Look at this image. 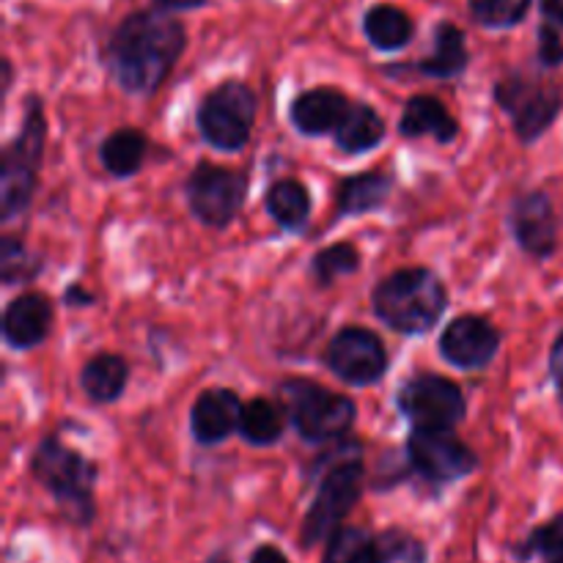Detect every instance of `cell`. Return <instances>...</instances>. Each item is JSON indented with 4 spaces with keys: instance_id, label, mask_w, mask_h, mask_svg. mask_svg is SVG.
Returning <instances> with one entry per match:
<instances>
[{
    "instance_id": "cell-18",
    "label": "cell",
    "mask_w": 563,
    "mask_h": 563,
    "mask_svg": "<svg viewBox=\"0 0 563 563\" xmlns=\"http://www.w3.org/2000/svg\"><path fill=\"white\" fill-rule=\"evenodd\" d=\"M399 132L405 137H432L438 143H451L460 135V121L449 113L438 97L418 93L407 99L399 119Z\"/></svg>"
},
{
    "instance_id": "cell-23",
    "label": "cell",
    "mask_w": 563,
    "mask_h": 563,
    "mask_svg": "<svg viewBox=\"0 0 563 563\" xmlns=\"http://www.w3.org/2000/svg\"><path fill=\"white\" fill-rule=\"evenodd\" d=\"M148 154V137L135 126H121V130L110 132L99 146V159L102 168L115 179H126L135 176L143 168Z\"/></svg>"
},
{
    "instance_id": "cell-16",
    "label": "cell",
    "mask_w": 563,
    "mask_h": 563,
    "mask_svg": "<svg viewBox=\"0 0 563 563\" xmlns=\"http://www.w3.org/2000/svg\"><path fill=\"white\" fill-rule=\"evenodd\" d=\"M53 319V300L42 291H25L5 306L3 341L11 350H33L49 335Z\"/></svg>"
},
{
    "instance_id": "cell-7",
    "label": "cell",
    "mask_w": 563,
    "mask_h": 563,
    "mask_svg": "<svg viewBox=\"0 0 563 563\" xmlns=\"http://www.w3.org/2000/svg\"><path fill=\"white\" fill-rule=\"evenodd\" d=\"M495 102L511 119L517 137L531 146L559 121L563 110V86L553 77L515 69L506 71L495 82Z\"/></svg>"
},
{
    "instance_id": "cell-21",
    "label": "cell",
    "mask_w": 563,
    "mask_h": 563,
    "mask_svg": "<svg viewBox=\"0 0 563 563\" xmlns=\"http://www.w3.org/2000/svg\"><path fill=\"white\" fill-rule=\"evenodd\" d=\"M264 209L269 218L280 225L284 231H295L300 234L311 220V192L302 181L297 179H278L267 187L264 192Z\"/></svg>"
},
{
    "instance_id": "cell-20",
    "label": "cell",
    "mask_w": 563,
    "mask_h": 563,
    "mask_svg": "<svg viewBox=\"0 0 563 563\" xmlns=\"http://www.w3.org/2000/svg\"><path fill=\"white\" fill-rule=\"evenodd\" d=\"M130 383V363L113 352H99L82 366L80 388L93 405H113Z\"/></svg>"
},
{
    "instance_id": "cell-14",
    "label": "cell",
    "mask_w": 563,
    "mask_h": 563,
    "mask_svg": "<svg viewBox=\"0 0 563 563\" xmlns=\"http://www.w3.org/2000/svg\"><path fill=\"white\" fill-rule=\"evenodd\" d=\"M438 346L440 355L451 366L462 368V372H478V368H487L498 355L500 333L489 319L465 313L445 324Z\"/></svg>"
},
{
    "instance_id": "cell-39",
    "label": "cell",
    "mask_w": 563,
    "mask_h": 563,
    "mask_svg": "<svg viewBox=\"0 0 563 563\" xmlns=\"http://www.w3.org/2000/svg\"><path fill=\"white\" fill-rule=\"evenodd\" d=\"M203 563H231V559L225 553H214V555H209V559Z\"/></svg>"
},
{
    "instance_id": "cell-17",
    "label": "cell",
    "mask_w": 563,
    "mask_h": 563,
    "mask_svg": "<svg viewBox=\"0 0 563 563\" xmlns=\"http://www.w3.org/2000/svg\"><path fill=\"white\" fill-rule=\"evenodd\" d=\"M350 99L339 88L319 86L297 93L289 104V121L300 135L319 137L330 135L341 126L344 115L350 113Z\"/></svg>"
},
{
    "instance_id": "cell-8",
    "label": "cell",
    "mask_w": 563,
    "mask_h": 563,
    "mask_svg": "<svg viewBox=\"0 0 563 563\" xmlns=\"http://www.w3.org/2000/svg\"><path fill=\"white\" fill-rule=\"evenodd\" d=\"M258 97L247 82L225 80L201 99L196 110V124L203 141L220 152H242L256 124Z\"/></svg>"
},
{
    "instance_id": "cell-38",
    "label": "cell",
    "mask_w": 563,
    "mask_h": 563,
    "mask_svg": "<svg viewBox=\"0 0 563 563\" xmlns=\"http://www.w3.org/2000/svg\"><path fill=\"white\" fill-rule=\"evenodd\" d=\"M154 3L170 11H187V9H198V5H203L207 0H154Z\"/></svg>"
},
{
    "instance_id": "cell-15",
    "label": "cell",
    "mask_w": 563,
    "mask_h": 563,
    "mask_svg": "<svg viewBox=\"0 0 563 563\" xmlns=\"http://www.w3.org/2000/svg\"><path fill=\"white\" fill-rule=\"evenodd\" d=\"M242 399L231 388H209L192 401L190 432L196 443L218 445L240 432Z\"/></svg>"
},
{
    "instance_id": "cell-25",
    "label": "cell",
    "mask_w": 563,
    "mask_h": 563,
    "mask_svg": "<svg viewBox=\"0 0 563 563\" xmlns=\"http://www.w3.org/2000/svg\"><path fill=\"white\" fill-rule=\"evenodd\" d=\"M335 146L344 154H366L385 141V121L372 104L352 102L339 130L333 132Z\"/></svg>"
},
{
    "instance_id": "cell-28",
    "label": "cell",
    "mask_w": 563,
    "mask_h": 563,
    "mask_svg": "<svg viewBox=\"0 0 563 563\" xmlns=\"http://www.w3.org/2000/svg\"><path fill=\"white\" fill-rule=\"evenodd\" d=\"M322 563H379L377 537L355 526H341L328 539Z\"/></svg>"
},
{
    "instance_id": "cell-1",
    "label": "cell",
    "mask_w": 563,
    "mask_h": 563,
    "mask_svg": "<svg viewBox=\"0 0 563 563\" xmlns=\"http://www.w3.org/2000/svg\"><path fill=\"white\" fill-rule=\"evenodd\" d=\"M187 31L163 9H143L119 22L108 38V71L115 86L135 97H152L179 64Z\"/></svg>"
},
{
    "instance_id": "cell-19",
    "label": "cell",
    "mask_w": 563,
    "mask_h": 563,
    "mask_svg": "<svg viewBox=\"0 0 563 563\" xmlns=\"http://www.w3.org/2000/svg\"><path fill=\"white\" fill-rule=\"evenodd\" d=\"M394 185L396 179L388 170H366V174L350 176L339 185L335 214L339 218H361V214L385 207V201L394 192Z\"/></svg>"
},
{
    "instance_id": "cell-6",
    "label": "cell",
    "mask_w": 563,
    "mask_h": 563,
    "mask_svg": "<svg viewBox=\"0 0 563 563\" xmlns=\"http://www.w3.org/2000/svg\"><path fill=\"white\" fill-rule=\"evenodd\" d=\"M278 394L284 401L286 418L306 443H335L357 421V405L350 396L328 390L313 379H286L280 383Z\"/></svg>"
},
{
    "instance_id": "cell-33",
    "label": "cell",
    "mask_w": 563,
    "mask_h": 563,
    "mask_svg": "<svg viewBox=\"0 0 563 563\" xmlns=\"http://www.w3.org/2000/svg\"><path fill=\"white\" fill-rule=\"evenodd\" d=\"M539 64L544 69H559L563 64V38L553 22L539 27Z\"/></svg>"
},
{
    "instance_id": "cell-34",
    "label": "cell",
    "mask_w": 563,
    "mask_h": 563,
    "mask_svg": "<svg viewBox=\"0 0 563 563\" xmlns=\"http://www.w3.org/2000/svg\"><path fill=\"white\" fill-rule=\"evenodd\" d=\"M548 368H550V379H553L555 390H559V396L563 399V333L555 339L553 350H550Z\"/></svg>"
},
{
    "instance_id": "cell-29",
    "label": "cell",
    "mask_w": 563,
    "mask_h": 563,
    "mask_svg": "<svg viewBox=\"0 0 563 563\" xmlns=\"http://www.w3.org/2000/svg\"><path fill=\"white\" fill-rule=\"evenodd\" d=\"M44 269V256L27 251V245L22 240H16L14 234L0 236V280L5 286L16 284H31L42 275Z\"/></svg>"
},
{
    "instance_id": "cell-37",
    "label": "cell",
    "mask_w": 563,
    "mask_h": 563,
    "mask_svg": "<svg viewBox=\"0 0 563 563\" xmlns=\"http://www.w3.org/2000/svg\"><path fill=\"white\" fill-rule=\"evenodd\" d=\"M542 11L550 22L563 25V0H542Z\"/></svg>"
},
{
    "instance_id": "cell-22",
    "label": "cell",
    "mask_w": 563,
    "mask_h": 563,
    "mask_svg": "<svg viewBox=\"0 0 563 563\" xmlns=\"http://www.w3.org/2000/svg\"><path fill=\"white\" fill-rule=\"evenodd\" d=\"M467 60H471V53H467L465 33L454 22H440L434 27L432 53L418 64V71L438 80H451V77L465 75Z\"/></svg>"
},
{
    "instance_id": "cell-4",
    "label": "cell",
    "mask_w": 563,
    "mask_h": 563,
    "mask_svg": "<svg viewBox=\"0 0 563 563\" xmlns=\"http://www.w3.org/2000/svg\"><path fill=\"white\" fill-rule=\"evenodd\" d=\"M31 473L53 495L66 522L77 528L91 526L97 517L93 489H97L99 467L88 456L49 434V438L38 440L36 451H33Z\"/></svg>"
},
{
    "instance_id": "cell-13",
    "label": "cell",
    "mask_w": 563,
    "mask_h": 563,
    "mask_svg": "<svg viewBox=\"0 0 563 563\" xmlns=\"http://www.w3.org/2000/svg\"><path fill=\"white\" fill-rule=\"evenodd\" d=\"M506 220H509L511 236H515L517 245L528 256L544 262V258H550L559 251V214H555V207L548 192H520L511 201Z\"/></svg>"
},
{
    "instance_id": "cell-30",
    "label": "cell",
    "mask_w": 563,
    "mask_h": 563,
    "mask_svg": "<svg viewBox=\"0 0 563 563\" xmlns=\"http://www.w3.org/2000/svg\"><path fill=\"white\" fill-rule=\"evenodd\" d=\"M361 269V251L352 242H335V245L322 247L311 262V278L319 286L335 284L344 275H352Z\"/></svg>"
},
{
    "instance_id": "cell-27",
    "label": "cell",
    "mask_w": 563,
    "mask_h": 563,
    "mask_svg": "<svg viewBox=\"0 0 563 563\" xmlns=\"http://www.w3.org/2000/svg\"><path fill=\"white\" fill-rule=\"evenodd\" d=\"M511 555L520 563H563V511L561 515L550 517L542 526L533 528L522 542L511 544Z\"/></svg>"
},
{
    "instance_id": "cell-35",
    "label": "cell",
    "mask_w": 563,
    "mask_h": 563,
    "mask_svg": "<svg viewBox=\"0 0 563 563\" xmlns=\"http://www.w3.org/2000/svg\"><path fill=\"white\" fill-rule=\"evenodd\" d=\"M93 300H97V297H93L88 289H82L80 284H71L69 289L64 291V302L71 308H88L93 306Z\"/></svg>"
},
{
    "instance_id": "cell-36",
    "label": "cell",
    "mask_w": 563,
    "mask_h": 563,
    "mask_svg": "<svg viewBox=\"0 0 563 563\" xmlns=\"http://www.w3.org/2000/svg\"><path fill=\"white\" fill-rule=\"evenodd\" d=\"M247 563H291V561L286 559L284 550H278L275 544H262V548L253 550L251 561Z\"/></svg>"
},
{
    "instance_id": "cell-2",
    "label": "cell",
    "mask_w": 563,
    "mask_h": 563,
    "mask_svg": "<svg viewBox=\"0 0 563 563\" xmlns=\"http://www.w3.org/2000/svg\"><path fill=\"white\" fill-rule=\"evenodd\" d=\"M308 476L317 482V495L302 520V548H317L328 542L341 522L361 500L366 487V467H363V443L361 440L341 438L333 451L319 454Z\"/></svg>"
},
{
    "instance_id": "cell-31",
    "label": "cell",
    "mask_w": 563,
    "mask_h": 563,
    "mask_svg": "<svg viewBox=\"0 0 563 563\" xmlns=\"http://www.w3.org/2000/svg\"><path fill=\"white\" fill-rule=\"evenodd\" d=\"M528 9H531V0H471L473 20L495 31L520 25Z\"/></svg>"
},
{
    "instance_id": "cell-24",
    "label": "cell",
    "mask_w": 563,
    "mask_h": 563,
    "mask_svg": "<svg viewBox=\"0 0 563 563\" xmlns=\"http://www.w3.org/2000/svg\"><path fill=\"white\" fill-rule=\"evenodd\" d=\"M363 31L366 38L383 53H396V49L407 47L416 36V22L405 9L390 3L372 5L363 16Z\"/></svg>"
},
{
    "instance_id": "cell-9",
    "label": "cell",
    "mask_w": 563,
    "mask_h": 563,
    "mask_svg": "<svg viewBox=\"0 0 563 563\" xmlns=\"http://www.w3.org/2000/svg\"><path fill=\"white\" fill-rule=\"evenodd\" d=\"M190 212L209 229H225L245 207L247 176L214 163H198L185 185Z\"/></svg>"
},
{
    "instance_id": "cell-11",
    "label": "cell",
    "mask_w": 563,
    "mask_h": 563,
    "mask_svg": "<svg viewBox=\"0 0 563 563\" xmlns=\"http://www.w3.org/2000/svg\"><path fill=\"white\" fill-rule=\"evenodd\" d=\"M412 471L432 484H454L478 471V456L451 429H412L407 440Z\"/></svg>"
},
{
    "instance_id": "cell-26",
    "label": "cell",
    "mask_w": 563,
    "mask_h": 563,
    "mask_svg": "<svg viewBox=\"0 0 563 563\" xmlns=\"http://www.w3.org/2000/svg\"><path fill=\"white\" fill-rule=\"evenodd\" d=\"M286 418L275 401L269 399H251L242 407L240 434L245 443L256 445V449H267L284 438Z\"/></svg>"
},
{
    "instance_id": "cell-32",
    "label": "cell",
    "mask_w": 563,
    "mask_h": 563,
    "mask_svg": "<svg viewBox=\"0 0 563 563\" xmlns=\"http://www.w3.org/2000/svg\"><path fill=\"white\" fill-rule=\"evenodd\" d=\"M379 563H427V544L405 528L377 533Z\"/></svg>"
},
{
    "instance_id": "cell-10",
    "label": "cell",
    "mask_w": 563,
    "mask_h": 563,
    "mask_svg": "<svg viewBox=\"0 0 563 563\" xmlns=\"http://www.w3.org/2000/svg\"><path fill=\"white\" fill-rule=\"evenodd\" d=\"M396 407L410 423L423 429H454L465 421L467 399L454 379L421 372L401 385Z\"/></svg>"
},
{
    "instance_id": "cell-3",
    "label": "cell",
    "mask_w": 563,
    "mask_h": 563,
    "mask_svg": "<svg viewBox=\"0 0 563 563\" xmlns=\"http://www.w3.org/2000/svg\"><path fill=\"white\" fill-rule=\"evenodd\" d=\"M372 308L379 322L396 333L423 335L443 319L449 289L429 267H405L374 286Z\"/></svg>"
},
{
    "instance_id": "cell-12",
    "label": "cell",
    "mask_w": 563,
    "mask_h": 563,
    "mask_svg": "<svg viewBox=\"0 0 563 563\" xmlns=\"http://www.w3.org/2000/svg\"><path fill=\"white\" fill-rule=\"evenodd\" d=\"M324 366L352 388L379 383L388 372V350L383 339L366 328H341L324 350Z\"/></svg>"
},
{
    "instance_id": "cell-5",
    "label": "cell",
    "mask_w": 563,
    "mask_h": 563,
    "mask_svg": "<svg viewBox=\"0 0 563 563\" xmlns=\"http://www.w3.org/2000/svg\"><path fill=\"white\" fill-rule=\"evenodd\" d=\"M44 141H47V115L36 93L25 102L20 132L11 143H5L0 157V218L14 220L25 212L33 201L38 181V165L44 157Z\"/></svg>"
}]
</instances>
